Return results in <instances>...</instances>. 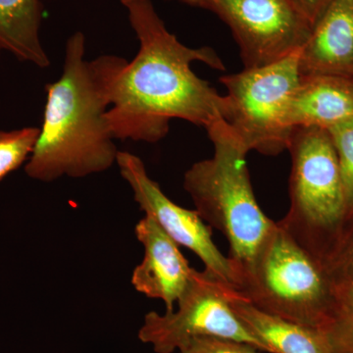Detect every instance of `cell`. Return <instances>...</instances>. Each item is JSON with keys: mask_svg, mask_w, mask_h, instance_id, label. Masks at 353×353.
Segmentation results:
<instances>
[{"mask_svg": "<svg viewBox=\"0 0 353 353\" xmlns=\"http://www.w3.org/2000/svg\"><path fill=\"white\" fill-rule=\"evenodd\" d=\"M127 63L113 54L85 59V34L70 37L61 76L46 85L43 125L25 166L30 178L43 183L85 178L116 164L119 150L108 112L114 83Z\"/></svg>", "mask_w": 353, "mask_h": 353, "instance_id": "obj_2", "label": "cell"}, {"mask_svg": "<svg viewBox=\"0 0 353 353\" xmlns=\"http://www.w3.org/2000/svg\"><path fill=\"white\" fill-rule=\"evenodd\" d=\"M39 134L37 127L0 131V182L29 160Z\"/></svg>", "mask_w": 353, "mask_h": 353, "instance_id": "obj_16", "label": "cell"}, {"mask_svg": "<svg viewBox=\"0 0 353 353\" xmlns=\"http://www.w3.org/2000/svg\"><path fill=\"white\" fill-rule=\"evenodd\" d=\"M299 53L219 79L227 90L223 121L246 152L276 157L288 150L290 101L301 79Z\"/></svg>", "mask_w": 353, "mask_h": 353, "instance_id": "obj_6", "label": "cell"}, {"mask_svg": "<svg viewBox=\"0 0 353 353\" xmlns=\"http://www.w3.org/2000/svg\"><path fill=\"white\" fill-rule=\"evenodd\" d=\"M176 1L183 2V3L188 4V6L201 7L202 8L205 0H176Z\"/></svg>", "mask_w": 353, "mask_h": 353, "instance_id": "obj_21", "label": "cell"}, {"mask_svg": "<svg viewBox=\"0 0 353 353\" xmlns=\"http://www.w3.org/2000/svg\"><path fill=\"white\" fill-rule=\"evenodd\" d=\"M301 77L353 78V0H334L299 53Z\"/></svg>", "mask_w": 353, "mask_h": 353, "instance_id": "obj_11", "label": "cell"}, {"mask_svg": "<svg viewBox=\"0 0 353 353\" xmlns=\"http://www.w3.org/2000/svg\"><path fill=\"white\" fill-rule=\"evenodd\" d=\"M248 343L217 338V336H202L185 343L179 350V353H260Z\"/></svg>", "mask_w": 353, "mask_h": 353, "instance_id": "obj_19", "label": "cell"}, {"mask_svg": "<svg viewBox=\"0 0 353 353\" xmlns=\"http://www.w3.org/2000/svg\"><path fill=\"white\" fill-rule=\"evenodd\" d=\"M231 29L245 69L268 66L299 52L312 25L290 0H205Z\"/></svg>", "mask_w": 353, "mask_h": 353, "instance_id": "obj_8", "label": "cell"}, {"mask_svg": "<svg viewBox=\"0 0 353 353\" xmlns=\"http://www.w3.org/2000/svg\"><path fill=\"white\" fill-rule=\"evenodd\" d=\"M290 1L313 27L316 21L319 19L320 16L334 0H290Z\"/></svg>", "mask_w": 353, "mask_h": 353, "instance_id": "obj_20", "label": "cell"}, {"mask_svg": "<svg viewBox=\"0 0 353 353\" xmlns=\"http://www.w3.org/2000/svg\"><path fill=\"white\" fill-rule=\"evenodd\" d=\"M43 11L41 0H0V52L48 68L50 59L39 36Z\"/></svg>", "mask_w": 353, "mask_h": 353, "instance_id": "obj_14", "label": "cell"}, {"mask_svg": "<svg viewBox=\"0 0 353 353\" xmlns=\"http://www.w3.org/2000/svg\"><path fill=\"white\" fill-rule=\"evenodd\" d=\"M333 141L350 213L353 212V120L328 130Z\"/></svg>", "mask_w": 353, "mask_h": 353, "instance_id": "obj_17", "label": "cell"}, {"mask_svg": "<svg viewBox=\"0 0 353 353\" xmlns=\"http://www.w3.org/2000/svg\"><path fill=\"white\" fill-rule=\"evenodd\" d=\"M229 285L209 272L194 269L189 285L172 312H148L139 331L141 343L155 353H173L202 336L231 339L266 352L234 314L229 299Z\"/></svg>", "mask_w": 353, "mask_h": 353, "instance_id": "obj_7", "label": "cell"}, {"mask_svg": "<svg viewBox=\"0 0 353 353\" xmlns=\"http://www.w3.org/2000/svg\"><path fill=\"white\" fill-rule=\"evenodd\" d=\"M139 50L113 85L108 119L115 139L155 143L169 132L172 119L208 128L223 120L227 99L192 71L199 61L225 70L209 46H185L168 31L152 0H121Z\"/></svg>", "mask_w": 353, "mask_h": 353, "instance_id": "obj_1", "label": "cell"}, {"mask_svg": "<svg viewBox=\"0 0 353 353\" xmlns=\"http://www.w3.org/2000/svg\"><path fill=\"white\" fill-rule=\"evenodd\" d=\"M234 314L268 353H331L318 330L265 312L241 299L229 288Z\"/></svg>", "mask_w": 353, "mask_h": 353, "instance_id": "obj_13", "label": "cell"}, {"mask_svg": "<svg viewBox=\"0 0 353 353\" xmlns=\"http://www.w3.org/2000/svg\"><path fill=\"white\" fill-rule=\"evenodd\" d=\"M214 154L185 172L183 189L197 214L221 232L230 245L234 266L250 262L276 222L264 214L255 199L241 148L224 121L206 128Z\"/></svg>", "mask_w": 353, "mask_h": 353, "instance_id": "obj_3", "label": "cell"}, {"mask_svg": "<svg viewBox=\"0 0 353 353\" xmlns=\"http://www.w3.org/2000/svg\"><path fill=\"white\" fill-rule=\"evenodd\" d=\"M287 150L290 208L279 224L327 267L350 214L331 134L322 128L294 127Z\"/></svg>", "mask_w": 353, "mask_h": 353, "instance_id": "obj_4", "label": "cell"}, {"mask_svg": "<svg viewBox=\"0 0 353 353\" xmlns=\"http://www.w3.org/2000/svg\"><path fill=\"white\" fill-rule=\"evenodd\" d=\"M236 294L272 315L318 330L334 296V279L276 222L248 263L236 266Z\"/></svg>", "mask_w": 353, "mask_h": 353, "instance_id": "obj_5", "label": "cell"}, {"mask_svg": "<svg viewBox=\"0 0 353 353\" xmlns=\"http://www.w3.org/2000/svg\"><path fill=\"white\" fill-rule=\"evenodd\" d=\"M122 178L131 188L134 199L146 216L180 246L197 255L206 270L221 282L234 288L236 266L216 246L211 228L196 210L178 205L162 192L146 171L143 160L131 152H119L116 159Z\"/></svg>", "mask_w": 353, "mask_h": 353, "instance_id": "obj_9", "label": "cell"}, {"mask_svg": "<svg viewBox=\"0 0 353 353\" xmlns=\"http://www.w3.org/2000/svg\"><path fill=\"white\" fill-rule=\"evenodd\" d=\"M289 118L292 128L325 130L353 120V78L301 77L290 101Z\"/></svg>", "mask_w": 353, "mask_h": 353, "instance_id": "obj_12", "label": "cell"}, {"mask_svg": "<svg viewBox=\"0 0 353 353\" xmlns=\"http://www.w3.org/2000/svg\"><path fill=\"white\" fill-rule=\"evenodd\" d=\"M327 269L334 280L353 282V212L348 217L340 243Z\"/></svg>", "mask_w": 353, "mask_h": 353, "instance_id": "obj_18", "label": "cell"}, {"mask_svg": "<svg viewBox=\"0 0 353 353\" xmlns=\"http://www.w3.org/2000/svg\"><path fill=\"white\" fill-rule=\"evenodd\" d=\"M319 332L331 353H353V282L334 279L333 301Z\"/></svg>", "mask_w": 353, "mask_h": 353, "instance_id": "obj_15", "label": "cell"}, {"mask_svg": "<svg viewBox=\"0 0 353 353\" xmlns=\"http://www.w3.org/2000/svg\"><path fill=\"white\" fill-rule=\"evenodd\" d=\"M134 233L145 248V256L132 272V285L148 299L163 301L166 312H172L194 268L179 250L180 245L150 216L139 221Z\"/></svg>", "mask_w": 353, "mask_h": 353, "instance_id": "obj_10", "label": "cell"}]
</instances>
